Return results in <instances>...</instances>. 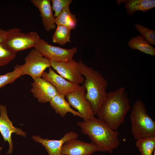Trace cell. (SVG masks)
I'll return each instance as SVG.
<instances>
[{
    "instance_id": "1",
    "label": "cell",
    "mask_w": 155,
    "mask_h": 155,
    "mask_svg": "<svg viewBox=\"0 0 155 155\" xmlns=\"http://www.w3.org/2000/svg\"><path fill=\"white\" fill-rule=\"evenodd\" d=\"M130 108L127 92L124 87H121L108 93L97 115L98 118L117 131L124 122Z\"/></svg>"
},
{
    "instance_id": "2",
    "label": "cell",
    "mask_w": 155,
    "mask_h": 155,
    "mask_svg": "<svg viewBox=\"0 0 155 155\" xmlns=\"http://www.w3.org/2000/svg\"><path fill=\"white\" fill-rule=\"evenodd\" d=\"M77 124L82 133L88 136L100 152L111 153L119 145V132L99 118L94 117L87 121H78Z\"/></svg>"
},
{
    "instance_id": "3",
    "label": "cell",
    "mask_w": 155,
    "mask_h": 155,
    "mask_svg": "<svg viewBox=\"0 0 155 155\" xmlns=\"http://www.w3.org/2000/svg\"><path fill=\"white\" fill-rule=\"evenodd\" d=\"M80 71L85 78L83 86L86 93L85 97L90 103L95 115H97L107 96L108 83L100 71L79 61Z\"/></svg>"
},
{
    "instance_id": "4",
    "label": "cell",
    "mask_w": 155,
    "mask_h": 155,
    "mask_svg": "<svg viewBox=\"0 0 155 155\" xmlns=\"http://www.w3.org/2000/svg\"><path fill=\"white\" fill-rule=\"evenodd\" d=\"M130 119L131 131L135 140L155 136V122L148 114L141 100H137L134 104Z\"/></svg>"
},
{
    "instance_id": "5",
    "label": "cell",
    "mask_w": 155,
    "mask_h": 155,
    "mask_svg": "<svg viewBox=\"0 0 155 155\" xmlns=\"http://www.w3.org/2000/svg\"><path fill=\"white\" fill-rule=\"evenodd\" d=\"M36 32H22L17 28L7 30L4 41V46L14 53L23 50L34 47L38 37Z\"/></svg>"
},
{
    "instance_id": "6",
    "label": "cell",
    "mask_w": 155,
    "mask_h": 155,
    "mask_svg": "<svg viewBox=\"0 0 155 155\" xmlns=\"http://www.w3.org/2000/svg\"><path fill=\"white\" fill-rule=\"evenodd\" d=\"M24 60L25 63L21 65L22 75H29L33 79L41 77L45 70L51 67L50 61L35 48L29 52Z\"/></svg>"
},
{
    "instance_id": "7",
    "label": "cell",
    "mask_w": 155,
    "mask_h": 155,
    "mask_svg": "<svg viewBox=\"0 0 155 155\" xmlns=\"http://www.w3.org/2000/svg\"><path fill=\"white\" fill-rule=\"evenodd\" d=\"M34 48L50 61L57 62L66 61L73 59L78 51L76 47L67 49L52 46L39 36Z\"/></svg>"
},
{
    "instance_id": "8",
    "label": "cell",
    "mask_w": 155,
    "mask_h": 155,
    "mask_svg": "<svg viewBox=\"0 0 155 155\" xmlns=\"http://www.w3.org/2000/svg\"><path fill=\"white\" fill-rule=\"evenodd\" d=\"M86 90L81 86L78 90L67 94L65 96L67 102L82 116L84 121H87L94 117L90 103L85 97Z\"/></svg>"
},
{
    "instance_id": "9",
    "label": "cell",
    "mask_w": 155,
    "mask_h": 155,
    "mask_svg": "<svg viewBox=\"0 0 155 155\" xmlns=\"http://www.w3.org/2000/svg\"><path fill=\"white\" fill-rule=\"evenodd\" d=\"M50 61L51 66L68 81L77 85L83 83L85 78L80 71L79 61L73 59L66 61Z\"/></svg>"
},
{
    "instance_id": "10",
    "label": "cell",
    "mask_w": 155,
    "mask_h": 155,
    "mask_svg": "<svg viewBox=\"0 0 155 155\" xmlns=\"http://www.w3.org/2000/svg\"><path fill=\"white\" fill-rule=\"evenodd\" d=\"M0 133L5 142H7L9 149L6 154H11L13 151V145L11 139L13 133L21 135L24 137L26 133L21 129L14 127L9 119L6 106L0 104Z\"/></svg>"
},
{
    "instance_id": "11",
    "label": "cell",
    "mask_w": 155,
    "mask_h": 155,
    "mask_svg": "<svg viewBox=\"0 0 155 155\" xmlns=\"http://www.w3.org/2000/svg\"><path fill=\"white\" fill-rule=\"evenodd\" d=\"M31 84V92L34 96L41 103L49 102L58 92L49 82L41 77L33 79Z\"/></svg>"
},
{
    "instance_id": "12",
    "label": "cell",
    "mask_w": 155,
    "mask_h": 155,
    "mask_svg": "<svg viewBox=\"0 0 155 155\" xmlns=\"http://www.w3.org/2000/svg\"><path fill=\"white\" fill-rule=\"evenodd\" d=\"M96 152L100 151L97 146L93 143L74 139L64 143L61 153L63 155H90Z\"/></svg>"
},
{
    "instance_id": "13",
    "label": "cell",
    "mask_w": 155,
    "mask_h": 155,
    "mask_svg": "<svg viewBox=\"0 0 155 155\" xmlns=\"http://www.w3.org/2000/svg\"><path fill=\"white\" fill-rule=\"evenodd\" d=\"M78 135L73 131L66 133L59 140L44 139L38 135H34L32 138L36 142L41 144L44 147L49 155H63L61 153L62 147L66 142L77 139Z\"/></svg>"
},
{
    "instance_id": "14",
    "label": "cell",
    "mask_w": 155,
    "mask_h": 155,
    "mask_svg": "<svg viewBox=\"0 0 155 155\" xmlns=\"http://www.w3.org/2000/svg\"><path fill=\"white\" fill-rule=\"evenodd\" d=\"M43 78L51 83L56 88L58 93L65 96L67 94L78 89L80 86L71 83L57 74L50 67L48 72H44Z\"/></svg>"
},
{
    "instance_id": "15",
    "label": "cell",
    "mask_w": 155,
    "mask_h": 155,
    "mask_svg": "<svg viewBox=\"0 0 155 155\" xmlns=\"http://www.w3.org/2000/svg\"><path fill=\"white\" fill-rule=\"evenodd\" d=\"M31 2L39 10L42 22L46 31L56 29L55 18L53 13L50 0H31Z\"/></svg>"
},
{
    "instance_id": "16",
    "label": "cell",
    "mask_w": 155,
    "mask_h": 155,
    "mask_svg": "<svg viewBox=\"0 0 155 155\" xmlns=\"http://www.w3.org/2000/svg\"><path fill=\"white\" fill-rule=\"evenodd\" d=\"M50 104L55 111L61 117H64L68 113L75 116L83 118L82 116L78 112L73 109L68 102L65 99V96L59 93L55 95L50 101Z\"/></svg>"
},
{
    "instance_id": "17",
    "label": "cell",
    "mask_w": 155,
    "mask_h": 155,
    "mask_svg": "<svg viewBox=\"0 0 155 155\" xmlns=\"http://www.w3.org/2000/svg\"><path fill=\"white\" fill-rule=\"evenodd\" d=\"M125 3L127 13L128 15L134 14L137 11L144 12L155 7L154 0H127L123 1Z\"/></svg>"
},
{
    "instance_id": "18",
    "label": "cell",
    "mask_w": 155,
    "mask_h": 155,
    "mask_svg": "<svg viewBox=\"0 0 155 155\" xmlns=\"http://www.w3.org/2000/svg\"><path fill=\"white\" fill-rule=\"evenodd\" d=\"M128 46L151 56L155 55V49L148 43L141 35L132 38L128 42Z\"/></svg>"
},
{
    "instance_id": "19",
    "label": "cell",
    "mask_w": 155,
    "mask_h": 155,
    "mask_svg": "<svg viewBox=\"0 0 155 155\" xmlns=\"http://www.w3.org/2000/svg\"><path fill=\"white\" fill-rule=\"evenodd\" d=\"M77 22L75 16L70 11L69 5L65 6L60 14L55 18V23L57 26H64L71 30L75 28Z\"/></svg>"
},
{
    "instance_id": "20",
    "label": "cell",
    "mask_w": 155,
    "mask_h": 155,
    "mask_svg": "<svg viewBox=\"0 0 155 155\" xmlns=\"http://www.w3.org/2000/svg\"><path fill=\"white\" fill-rule=\"evenodd\" d=\"M135 146L140 152L141 155H152L155 150V136L136 140Z\"/></svg>"
},
{
    "instance_id": "21",
    "label": "cell",
    "mask_w": 155,
    "mask_h": 155,
    "mask_svg": "<svg viewBox=\"0 0 155 155\" xmlns=\"http://www.w3.org/2000/svg\"><path fill=\"white\" fill-rule=\"evenodd\" d=\"M71 30L63 25H58L52 37L53 42L61 45L70 42Z\"/></svg>"
},
{
    "instance_id": "22",
    "label": "cell",
    "mask_w": 155,
    "mask_h": 155,
    "mask_svg": "<svg viewBox=\"0 0 155 155\" xmlns=\"http://www.w3.org/2000/svg\"><path fill=\"white\" fill-rule=\"evenodd\" d=\"M22 71L21 65H17L13 71L0 75V88L8 84L13 83L22 75Z\"/></svg>"
},
{
    "instance_id": "23",
    "label": "cell",
    "mask_w": 155,
    "mask_h": 155,
    "mask_svg": "<svg viewBox=\"0 0 155 155\" xmlns=\"http://www.w3.org/2000/svg\"><path fill=\"white\" fill-rule=\"evenodd\" d=\"M137 31L143 36L150 44L155 45V30L147 28L137 23L135 24Z\"/></svg>"
},
{
    "instance_id": "24",
    "label": "cell",
    "mask_w": 155,
    "mask_h": 155,
    "mask_svg": "<svg viewBox=\"0 0 155 155\" xmlns=\"http://www.w3.org/2000/svg\"><path fill=\"white\" fill-rule=\"evenodd\" d=\"M16 53H12L5 48L2 43H0V67L4 66L13 60Z\"/></svg>"
},
{
    "instance_id": "25",
    "label": "cell",
    "mask_w": 155,
    "mask_h": 155,
    "mask_svg": "<svg viewBox=\"0 0 155 155\" xmlns=\"http://www.w3.org/2000/svg\"><path fill=\"white\" fill-rule=\"evenodd\" d=\"M52 8L54 11L53 15L55 18L61 13L64 8L67 5H69L73 2L72 0H52Z\"/></svg>"
},
{
    "instance_id": "26",
    "label": "cell",
    "mask_w": 155,
    "mask_h": 155,
    "mask_svg": "<svg viewBox=\"0 0 155 155\" xmlns=\"http://www.w3.org/2000/svg\"><path fill=\"white\" fill-rule=\"evenodd\" d=\"M6 31L0 28V43L4 41Z\"/></svg>"
},
{
    "instance_id": "27",
    "label": "cell",
    "mask_w": 155,
    "mask_h": 155,
    "mask_svg": "<svg viewBox=\"0 0 155 155\" xmlns=\"http://www.w3.org/2000/svg\"><path fill=\"white\" fill-rule=\"evenodd\" d=\"M2 150V147H1L0 146V153L1 152Z\"/></svg>"
},
{
    "instance_id": "28",
    "label": "cell",
    "mask_w": 155,
    "mask_h": 155,
    "mask_svg": "<svg viewBox=\"0 0 155 155\" xmlns=\"http://www.w3.org/2000/svg\"><path fill=\"white\" fill-rule=\"evenodd\" d=\"M153 155H155V150L154 152V154Z\"/></svg>"
}]
</instances>
